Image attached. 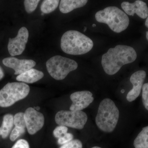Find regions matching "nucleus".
Masks as SVG:
<instances>
[{"mask_svg":"<svg viewBox=\"0 0 148 148\" xmlns=\"http://www.w3.org/2000/svg\"><path fill=\"white\" fill-rule=\"evenodd\" d=\"M137 57L134 49L128 46L119 45L111 48L102 56V64L106 73L114 75L123 65L132 63Z\"/></svg>","mask_w":148,"mask_h":148,"instance_id":"obj_1","label":"nucleus"},{"mask_svg":"<svg viewBox=\"0 0 148 148\" xmlns=\"http://www.w3.org/2000/svg\"><path fill=\"white\" fill-rule=\"evenodd\" d=\"M93 46V42L91 39L78 31H67L61 37V49L67 54L74 55L85 54L92 49Z\"/></svg>","mask_w":148,"mask_h":148,"instance_id":"obj_2","label":"nucleus"},{"mask_svg":"<svg viewBox=\"0 0 148 148\" xmlns=\"http://www.w3.org/2000/svg\"><path fill=\"white\" fill-rule=\"evenodd\" d=\"M119 117V111L112 100L106 98L101 101L95 117V123L101 131L110 133L115 129Z\"/></svg>","mask_w":148,"mask_h":148,"instance_id":"obj_3","label":"nucleus"},{"mask_svg":"<svg viewBox=\"0 0 148 148\" xmlns=\"http://www.w3.org/2000/svg\"><path fill=\"white\" fill-rule=\"evenodd\" d=\"M95 18L98 22L107 24L116 33L123 32L129 26V18L127 14L116 7H108L97 12Z\"/></svg>","mask_w":148,"mask_h":148,"instance_id":"obj_4","label":"nucleus"},{"mask_svg":"<svg viewBox=\"0 0 148 148\" xmlns=\"http://www.w3.org/2000/svg\"><path fill=\"white\" fill-rule=\"evenodd\" d=\"M30 87L23 82L9 83L0 90V107L7 108L27 97Z\"/></svg>","mask_w":148,"mask_h":148,"instance_id":"obj_5","label":"nucleus"},{"mask_svg":"<svg viewBox=\"0 0 148 148\" xmlns=\"http://www.w3.org/2000/svg\"><path fill=\"white\" fill-rule=\"evenodd\" d=\"M46 65L51 76L57 80L64 79L70 72L78 67L76 61L59 55L49 58Z\"/></svg>","mask_w":148,"mask_h":148,"instance_id":"obj_6","label":"nucleus"},{"mask_svg":"<svg viewBox=\"0 0 148 148\" xmlns=\"http://www.w3.org/2000/svg\"><path fill=\"white\" fill-rule=\"evenodd\" d=\"M55 120L58 125L81 130L86 124L88 116L82 111L61 110L56 114Z\"/></svg>","mask_w":148,"mask_h":148,"instance_id":"obj_7","label":"nucleus"},{"mask_svg":"<svg viewBox=\"0 0 148 148\" xmlns=\"http://www.w3.org/2000/svg\"><path fill=\"white\" fill-rule=\"evenodd\" d=\"M26 128L30 135H34L42 128L45 123L43 114L33 108H28L24 113Z\"/></svg>","mask_w":148,"mask_h":148,"instance_id":"obj_8","label":"nucleus"},{"mask_svg":"<svg viewBox=\"0 0 148 148\" xmlns=\"http://www.w3.org/2000/svg\"><path fill=\"white\" fill-rule=\"evenodd\" d=\"M29 36L28 29L26 27H22L18 30L15 38H10L8 48L11 56L19 55L23 53L26 48Z\"/></svg>","mask_w":148,"mask_h":148,"instance_id":"obj_9","label":"nucleus"},{"mask_svg":"<svg viewBox=\"0 0 148 148\" xmlns=\"http://www.w3.org/2000/svg\"><path fill=\"white\" fill-rule=\"evenodd\" d=\"M70 98L72 104L70 110L73 111L82 110L87 108L94 100L92 92L87 90L74 92L71 94Z\"/></svg>","mask_w":148,"mask_h":148,"instance_id":"obj_10","label":"nucleus"},{"mask_svg":"<svg viewBox=\"0 0 148 148\" xmlns=\"http://www.w3.org/2000/svg\"><path fill=\"white\" fill-rule=\"evenodd\" d=\"M3 63L6 67L13 69L14 75H20L36 65L35 61L28 59H19L15 57H8L3 59Z\"/></svg>","mask_w":148,"mask_h":148,"instance_id":"obj_11","label":"nucleus"},{"mask_svg":"<svg viewBox=\"0 0 148 148\" xmlns=\"http://www.w3.org/2000/svg\"><path fill=\"white\" fill-rule=\"evenodd\" d=\"M146 77V72L143 70L135 72L131 75L130 81L133 85V87L126 96V99L128 102L135 101L140 95Z\"/></svg>","mask_w":148,"mask_h":148,"instance_id":"obj_12","label":"nucleus"},{"mask_svg":"<svg viewBox=\"0 0 148 148\" xmlns=\"http://www.w3.org/2000/svg\"><path fill=\"white\" fill-rule=\"evenodd\" d=\"M121 6L126 14L133 16L136 14L141 18H147L148 8L146 3L143 1L138 0L133 3L123 2Z\"/></svg>","mask_w":148,"mask_h":148,"instance_id":"obj_13","label":"nucleus"},{"mask_svg":"<svg viewBox=\"0 0 148 148\" xmlns=\"http://www.w3.org/2000/svg\"><path fill=\"white\" fill-rule=\"evenodd\" d=\"M43 73L36 69H32L17 76L16 80L27 83L32 84L42 79Z\"/></svg>","mask_w":148,"mask_h":148,"instance_id":"obj_14","label":"nucleus"},{"mask_svg":"<svg viewBox=\"0 0 148 148\" xmlns=\"http://www.w3.org/2000/svg\"><path fill=\"white\" fill-rule=\"evenodd\" d=\"M87 2L86 0H62L60 2L59 10L62 13H69L75 9L84 6Z\"/></svg>","mask_w":148,"mask_h":148,"instance_id":"obj_15","label":"nucleus"},{"mask_svg":"<svg viewBox=\"0 0 148 148\" xmlns=\"http://www.w3.org/2000/svg\"><path fill=\"white\" fill-rule=\"evenodd\" d=\"M14 125V116L11 114H6L3 117L2 124L0 127V136L3 139L7 138L11 132Z\"/></svg>","mask_w":148,"mask_h":148,"instance_id":"obj_16","label":"nucleus"},{"mask_svg":"<svg viewBox=\"0 0 148 148\" xmlns=\"http://www.w3.org/2000/svg\"><path fill=\"white\" fill-rule=\"evenodd\" d=\"M135 148H148V126L143 128L133 143Z\"/></svg>","mask_w":148,"mask_h":148,"instance_id":"obj_17","label":"nucleus"},{"mask_svg":"<svg viewBox=\"0 0 148 148\" xmlns=\"http://www.w3.org/2000/svg\"><path fill=\"white\" fill-rule=\"evenodd\" d=\"M60 1L58 0H45L42 2L40 9L42 13L49 14L57 8Z\"/></svg>","mask_w":148,"mask_h":148,"instance_id":"obj_18","label":"nucleus"},{"mask_svg":"<svg viewBox=\"0 0 148 148\" xmlns=\"http://www.w3.org/2000/svg\"><path fill=\"white\" fill-rule=\"evenodd\" d=\"M14 125L15 127L21 129H25L26 122L24 119V113L18 112L14 116Z\"/></svg>","mask_w":148,"mask_h":148,"instance_id":"obj_19","label":"nucleus"},{"mask_svg":"<svg viewBox=\"0 0 148 148\" xmlns=\"http://www.w3.org/2000/svg\"><path fill=\"white\" fill-rule=\"evenodd\" d=\"M39 0H25L24 1L25 10L28 13L33 12L36 8Z\"/></svg>","mask_w":148,"mask_h":148,"instance_id":"obj_20","label":"nucleus"},{"mask_svg":"<svg viewBox=\"0 0 148 148\" xmlns=\"http://www.w3.org/2000/svg\"><path fill=\"white\" fill-rule=\"evenodd\" d=\"M68 128L64 125H59L53 130V133L55 138L59 139L67 133Z\"/></svg>","mask_w":148,"mask_h":148,"instance_id":"obj_21","label":"nucleus"},{"mask_svg":"<svg viewBox=\"0 0 148 148\" xmlns=\"http://www.w3.org/2000/svg\"><path fill=\"white\" fill-rule=\"evenodd\" d=\"M25 129H21L14 127L11 132L10 135V139L11 141H15L21 135L24 134L25 132Z\"/></svg>","mask_w":148,"mask_h":148,"instance_id":"obj_22","label":"nucleus"},{"mask_svg":"<svg viewBox=\"0 0 148 148\" xmlns=\"http://www.w3.org/2000/svg\"><path fill=\"white\" fill-rule=\"evenodd\" d=\"M82 143L78 139H75L62 145L59 148H82Z\"/></svg>","mask_w":148,"mask_h":148,"instance_id":"obj_23","label":"nucleus"},{"mask_svg":"<svg viewBox=\"0 0 148 148\" xmlns=\"http://www.w3.org/2000/svg\"><path fill=\"white\" fill-rule=\"evenodd\" d=\"M142 93V101L144 107L148 110V83L143 84Z\"/></svg>","mask_w":148,"mask_h":148,"instance_id":"obj_24","label":"nucleus"},{"mask_svg":"<svg viewBox=\"0 0 148 148\" xmlns=\"http://www.w3.org/2000/svg\"><path fill=\"white\" fill-rule=\"evenodd\" d=\"M73 135L71 133H66L61 138L58 139V143L59 145H63L71 142L73 139Z\"/></svg>","mask_w":148,"mask_h":148,"instance_id":"obj_25","label":"nucleus"},{"mask_svg":"<svg viewBox=\"0 0 148 148\" xmlns=\"http://www.w3.org/2000/svg\"><path fill=\"white\" fill-rule=\"evenodd\" d=\"M11 148H30V147L27 140L20 139L16 141Z\"/></svg>","mask_w":148,"mask_h":148,"instance_id":"obj_26","label":"nucleus"},{"mask_svg":"<svg viewBox=\"0 0 148 148\" xmlns=\"http://www.w3.org/2000/svg\"><path fill=\"white\" fill-rule=\"evenodd\" d=\"M4 76V73L1 67L0 66V80L2 79Z\"/></svg>","mask_w":148,"mask_h":148,"instance_id":"obj_27","label":"nucleus"},{"mask_svg":"<svg viewBox=\"0 0 148 148\" xmlns=\"http://www.w3.org/2000/svg\"><path fill=\"white\" fill-rule=\"evenodd\" d=\"M145 25L146 27L148 29V16L147 18V19H146ZM146 38H147L148 41V31L146 32Z\"/></svg>","mask_w":148,"mask_h":148,"instance_id":"obj_28","label":"nucleus"},{"mask_svg":"<svg viewBox=\"0 0 148 148\" xmlns=\"http://www.w3.org/2000/svg\"><path fill=\"white\" fill-rule=\"evenodd\" d=\"M91 148H102L100 147H92Z\"/></svg>","mask_w":148,"mask_h":148,"instance_id":"obj_29","label":"nucleus"},{"mask_svg":"<svg viewBox=\"0 0 148 148\" xmlns=\"http://www.w3.org/2000/svg\"><path fill=\"white\" fill-rule=\"evenodd\" d=\"M86 29H87V28H86V27H84V32H86Z\"/></svg>","mask_w":148,"mask_h":148,"instance_id":"obj_30","label":"nucleus"},{"mask_svg":"<svg viewBox=\"0 0 148 148\" xmlns=\"http://www.w3.org/2000/svg\"><path fill=\"white\" fill-rule=\"evenodd\" d=\"M92 27H95L96 26V25L95 24H93V25H92Z\"/></svg>","mask_w":148,"mask_h":148,"instance_id":"obj_31","label":"nucleus"}]
</instances>
